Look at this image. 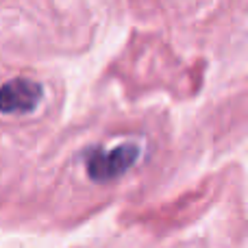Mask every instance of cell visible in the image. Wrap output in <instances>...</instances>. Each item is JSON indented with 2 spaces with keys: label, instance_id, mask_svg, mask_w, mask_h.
Wrapping results in <instances>:
<instances>
[{
  "label": "cell",
  "instance_id": "obj_2",
  "mask_svg": "<svg viewBox=\"0 0 248 248\" xmlns=\"http://www.w3.org/2000/svg\"><path fill=\"white\" fill-rule=\"evenodd\" d=\"M44 96L42 83L29 77H16L0 85V113L24 116L39 107Z\"/></svg>",
  "mask_w": 248,
  "mask_h": 248
},
{
  "label": "cell",
  "instance_id": "obj_1",
  "mask_svg": "<svg viewBox=\"0 0 248 248\" xmlns=\"http://www.w3.org/2000/svg\"><path fill=\"white\" fill-rule=\"evenodd\" d=\"M140 159V144L135 141H122L111 148H98L90 153L85 163L87 176L96 183H107L128 172Z\"/></svg>",
  "mask_w": 248,
  "mask_h": 248
}]
</instances>
